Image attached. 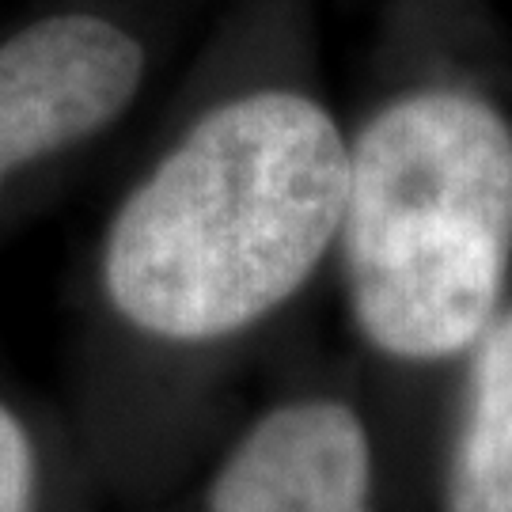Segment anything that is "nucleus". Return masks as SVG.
<instances>
[{"mask_svg": "<svg viewBox=\"0 0 512 512\" xmlns=\"http://www.w3.org/2000/svg\"><path fill=\"white\" fill-rule=\"evenodd\" d=\"M88 475L76 429L0 380V512H80Z\"/></svg>", "mask_w": 512, "mask_h": 512, "instance_id": "nucleus-6", "label": "nucleus"}, {"mask_svg": "<svg viewBox=\"0 0 512 512\" xmlns=\"http://www.w3.org/2000/svg\"><path fill=\"white\" fill-rule=\"evenodd\" d=\"M421 448L365 368L308 372L213 433L167 512H403Z\"/></svg>", "mask_w": 512, "mask_h": 512, "instance_id": "nucleus-3", "label": "nucleus"}, {"mask_svg": "<svg viewBox=\"0 0 512 512\" xmlns=\"http://www.w3.org/2000/svg\"><path fill=\"white\" fill-rule=\"evenodd\" d=\"M205 4L84 0L0 35V217L126 126Z\"/></svg>", "mask_w": 512, "mask_h": 512, "instance_id": "nucleus-4", "label": "nucleus"}, {"mask_svg": "<svg viewBox=\"0 0 512 512\" xmlns=\"http://www.w3.org/2000/svg\"><path fill=\"white\" fill-rule=\"evenodd\" d=\"M421 512H512V300L433 403Z\"/></svg>", "mask_w": 512, "mask_h": 512, "instance_id": "nucleus-5", "label": "nucleus"}, {"mask_svg": "<svg viewBox=\"0 0 512 512\" xmlns=\"http://www.w3.org/2000/svg\"><path fill=\"white\" fill-rule=\"evenodd\" d=\"M342 194L319 0H220L84 266L92 475L152 486L194 459L213 391L330 281Z\"/></svg>", "mask_w": 512, "mask_h": 512, "instance_id": "nucleus-1", "label": "nucleus"}, {"mask_svg": "<svg viewBox=\"0 0 512 512\" xmlns=\"http://www.w3.org/2000/svg\"><path fill=\"white\" fill-rule=\"evenodd\" d=\"M486 0H376L346 118L330 285L357 365L406 433L512 300V107Z\"/></svg>", "mask_w": 512, "mask_h": 512, "instance_id": "nucleus-2", "label": "nucleus"}]
</instances>
